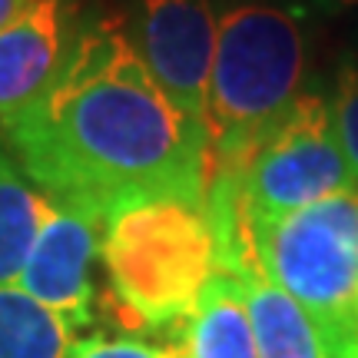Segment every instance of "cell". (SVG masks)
I'll return each instance as SVG.
<instances>
[{
  "mask_svg": "<svg viewBox=\"0 0 358 358\" xmlns=\"http://www.w3.org/2000/svg\"><path fill=\"white\" fill-rule=\"evenodd\" d=\"M0 133L30 182L103 216L163 196L206 203L203 123L163 93L116 20L80 27L50 83L3 116Z\"/></svg>",
  "mask_w": 358,
  "mask_h": 358,
  "instance_id": "obj_1",
  "label": "cell"
},
{
  "mask_svg": "<svg viewBox=\"0 0 358 358\" xmlns=\"http://www.w3.org/2000/svg\"><path fill=\"white\" fill-rule=\"evenodd\" d=\"M100 256L120 322L176 338L219 268L206 206L169 196L113 209Z\"/></svg>",
  "mask_w": 358,
  "mask_h": 358,
  "instance_id": "obj_2",
  "label": "cell"
},
{
  "mask_svg": "<svg viewBox=\"0 0 358 358\" xmlns=\"http://www.w3.org/2000/svg\"><path fill=\"white\" fill-rule=\"evenodd\" d=\"M306 10L279 0H239L219 17L206 96L209 169L243 159L259 133L302 93Z\"/></svg>",
  "mask_w": 358,
  "mask_h": 358,
  "instance_id": "obj_3",
  "label": "cell"
},
{
  "mask_svg": "<svg viewBox=\"0 0 358 358\" xmlns=\"http://www.w3.org/2000/svg\"><path fill=\"white\" fill-rule=\"evenodd\" d=\"M245 232L268 279L308 308L342 352L358 302V189L245 222Z\"/></svg>",
  "mask_w": 358,
  "mask_h": 358,
  "instance_id": "obj_4",
  "label": "cell"
},
{
  "mask_svg": "<svg viewBox=\"0 0 358 358\" xmlns=\"http://www.w3.org/2000/svg\"><path fill=\"white\" fill-rule=\"evenodd\" d=\"M209 176H226L236 189L243 222L285 216L342 189H355V179L338 150L329 100L308 90L299 93L243 159L213 166Z\"/></svg>",
  "mask_w": 358,
  "mask_h": 358,
  "instance_id": "obj_5",
  "label": "cell"
},
{
  "mask_svg": "<svg viewBox=\"0 0 358 358\" xmlns=\"http://www.w3.org/2000/svg\"><path fill=\"white\" fill-rule=\"evenodd\" d=\"M106 216L77 199L47 196L34 245L17 275V289L47 306L73 329L93 325V262L103 252Z\"/></svg>",
  "mask_w": 358,
  "mask_h": 358,
  "instance_id": "obj_6",
  "label": "cell"
},
{
  "mask_svg": "<svg viewBox=\"0 0 358 358\" xmlns=\"http://www.w3.org/2000/svg\"><path fill=\"white\" fill-rule=\"evenodd\" d=\"M133 47L182 113L203 123L216 57L213 0H133Z\"/></svg>",
  "mask_w": 358,
  "mask_h": 358,
  "instance_id": "obj_7",
  "label": "cell"
},
{
  "mask_svg": "<svg viewBox=\"0 0 358 358\" xmlns=\"http://www.w3.org/2000/svg\"><path fill=\"white\" fill-rule=\"evenodd\" d=\"M73 0H30L0 27V120L50 83L73 40Z\"/></svg>",
  "mask_w": 358,
  "mask_h": 358,
  "instance_id": "obj_8",
  "label": "cell"
},
{
  "mask_svg": "<svg viewBox=\"0 0 358 358\" xmlns=\"http://www.w3.org/2000/svg\"><path fill=\"white\" fill-rule=\"evenodd\" d=\"M229 272L243 285L259 358H345L315 315L268 279L252 249Z\"/></svg>",
  "mask_w": 358,
  "mask_h": 358,
  "instance_id": "obj_9",
  "label": "cell"
},
{
  "mask_svg": "<svg viewBox=\"0 0 358 358\" xmlns=\"http://www.w3.org/2000/svg\"><path fill=\"white\" fill-rule=\"evenodd\" d=\"M179 348L182 358H259L243 285L232 272L216 268L179 332Z\"/></svg>",
  "mask_w": 358,
  "mask_h": 358,
  "instance_id": "obj_10",
  "label": "cell"
},
{
  "mask_svg": "<svg viewBox=\"0 0 358 358\" xmlns=\"http://www.w3.org/2000/svg\"><path fill=\"white\" fill-rule=\"evenodd\" d=\"M77 329L17 285H0V358H66Z\"/></svg>",
  "mask_w": 358,
  "mask_h": 358,
  "instance_id": "obj_11",
  "label": "cell"
},
{
  "mask_svg": "<svg viewBox=\"0 0 358 358\" xmlns=\"http://www.w3.org/2000/svg\"><path fill=\"white\" fill-rule=\"evenodd\" d=\"M47 196L27 182L24 169L0 136V285H13L34 245Z\"/></svg>",
  "mask_w": 358,
  "mask_h": 358,
  "instance_id": "obj_12",
  "label": "cell"
},
{
  "mask_svg": "<svg viewBox=\"0 0 358 358\" xmlns=\"http://www.w3.org/2000/svg\"><path fill=\"white\" fill-rule=\"evenodd\" d=\"M329 113H332L338 150L345 156V166L358 186V57L355 53H345L338 60V66H335Z\"/></svg>",
  "mask_w": 358,
  "mask_h": 358,
  "instance_id": "obj_13",
  "label": "cell"
},
{
  "mask_svg": "<svg viewBox=\"0 0 358 358\" xmlns=\"http://www.w3.org/2000/svg\"><path fill=\"white\" fill-rule=\"evenodd\" d=\"M66 358H182V348L173 345V342L90 335V338H77Z\"/></svg>",
  "mask_w": 358,
  "mask_h": 358,
  "instance_id": "obj_14",
  "label": "cell"
},
{
  "mask_svg": "<svg viewBox=\"0 0 358 358\" xmlns=\"http://www.w3.org/2000/svg\"><path fill=\"white\" fill-rule=\"evenodd\" d=\"M308 7H315L325 17H342V13L358 10V0H308Z\"/></svg>",
  "mask_w": 358,
  "mask_h": 358,
  "instance_id": "obj_15",
  "label": "cell"
},
{
  "mask_svg": "<svg viewBox=\"0 0 358 358\" xmlns=\"http://www.w3.org/2000/svg\"><path fill=\"white\" fill-rule=\"evenodd\" d=\"M342 355L358 358V302H355V312H352V322H348V332L342 338Z\"/></svg>",
  "mask_w": 358,
  "mask_h": 358,
  "instance_id": "obj_16",
  "label": "cell"
},
{
  "mask_svg": "<svg viewBox=\"0 0 358 358\" xmlns=\"http://www.w3.org/2000/svg\"><path fill=\"white\" fill-rule=\"evenodd\" d=\"M27 3H30V0H0V27L10 24V20H13V17H17L20 10H24Z\"/></svg>",
  "mask_w": 358,
  "mask_h": 358,
  "instance_id": "obj_17",
  "label": "cell"
},
{
  "mask_svg": "<svg viewBox=\"0 0 358 358\" xmlns=\"http://www.w3.org/2000/svg\"><path fill=\"white\" fill-rule=\"evenodd\" d=\"M352 43H355V57H358V24H355V30H352Z\"/></svg>",
  "mask_w": 358,
  "mask_h": 358,
  "instance_id": "obj_18",
  "label": "cell"
}]
</instances>
